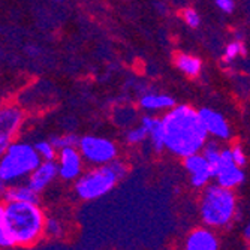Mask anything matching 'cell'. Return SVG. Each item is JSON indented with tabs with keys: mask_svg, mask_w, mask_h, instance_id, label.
<instances>
[{
	"mask_svg": "<svg viewBox=\"0 0 250 250\" xmlns=\"http://www.w3.org/2000/svg\"><path fill=\"white\" fill-rule=\"evenodd\" d=\"M165 146L174 156L188 157L201 153L208 141V132L201 122L199 112L190 105H175L162 117Z\"/></svg>",
	"mask_w": 250,
	"mask_h": 250,
	"instance_id": "6da1fadb",
	"label": "cell"
},
{
	"mask_svg": "<svg viewBox=\"0 0 250 250\" xmlns=\"http://www.w3.org/2000/svg\"><path fill=\"white\" fill-rule=\"evenodd\" d=\"M45 216L38 204L3 202L0 207V246H32L45 232Z\"/></svg>",
	"mask_w": 250,
	"mask_h": 250,
	"instance_id": "7a4b0ae2",
	"label": "cell"
},
{
	"mask_svg": "<svg viewBox=\"0 0 250 250\" xmlns=\"http://www.w3.org/2000/svg\"><path fill=\"white\" fill-rule=\"evenodd\" d=\"M237 213V198L231 189L210 185L204 189L199 199V216L210 228H225Z\"/></svg>",
	"mask_w": 250,
	"mask_h": 250,
	"instance_id": "3957f363",
	"label": "cell"
},
{
	"mask_svg": "<svg viewBox=\"0 0 250 250\" xmlns=\"http://www.w3.org/2000/svg\"><path fill=\"white\" fill-rule=\"evenodd\" d=\"M129 167L123 161H112L108 165H101L87 171L75 181V193L84 201H93L105 196L116 188L122 178L126 177Z\"/></svg>",
	"mask_w": 250,
	"mask_h": 250,
	"instance_id": "277c9868",
	"label": "cell"
},
{
	"mask_svg": "<svg viewBox=\"0 0 250 250\" xmlns=\"http://www.w3.org/2000/svg\"><path fill=\"white\" fill-rule=\"evenodd\" d=\"M42 159L35 146L29 143H12L0 159V188L15 185L41 165Z\"/></svg>",
	"mask_w": 250,
	"mask_h": 250,
	"instance_id": "5b68a950",
	"label": "cell"
},
{
	"mask_svg": "<svg viewBox=\"0 0 250 250\" xmlns=\"http://www.w3.org/2000/svg\"><path fill=\"white\" fill-rule=\"evenodd\" d=\"M78 150L81 151L84 161L90 165H108L117 159V147L108 138L95 135H85L80 140Z\"/></svg>",
	"mask_w": 250,
	"mask_h": 250,
	"instance_id": "8992f818",
	"label": "cell"
},
{
	"mask_svg": "<svg viewBox=\"0 0 250 250\" xmlns=\"http://www.w3.org/2000/svg\"><path fill=\"white\" fill-rule=\"evenodd\" d=\"M216 183L222 188L226 189H235L244 181V171L241 167H238L234 162L232 157V148L229 147H222V154H220V161L217 167L213 169Z\"/></svg>",
	"mask_w": 250,
	"mask_h": 250,
	"instance_id": "52a82bcc",
	"label": "cell"
},
{
	"mask_svg": "<svg viewBox=\"0 0 250 250\" xmlns=\"http://www.w3.org/2000/svg\"><path fill=\"white\" fill-rule=\"evenodd\" d=\"M185 169L190 174V185L196 189L207 188L210 180L214 178L213 168L202 153H196L183 159Z\"/></svg>",
	"mask_w": 250,
	"mask_h": 250,
	"instance_id": "ba28073f",
	"label": "cell"
},
{
	"mask_svg": "<svg viewBox=\"0 0 250 250\" xmlns=\"http://www.w3.org/2000/svg\"><path fill=\"white\" fill-rule=\"evenodd\" d=\"M83 154L78 147H67L60 150L59 169L60 177L66 181L78 180L83 175Z\"/></svg>",
	"mask_w": 250,
	"mask_h": 250,
	"instance_id": "9c48e42d",
	"label": "cell"
},
{
	"mask_svg": "<svg viewBox=\"0 0 250 250\" xmlns=\"http://www.w3.org/2000/svg\"><path fill=\"white\" fill-rule=\"evenodd\" d=\"M198 112H199L201 122L206 126L208 135H211L213 138L220 140V141H226L231 138V127L220 112L210 109V108H201L198 109Z\"/></svg>",
	"mask_w": 250,
	"mask_h": 250,
	"instance_id": "30bf717a",
	"label": "cell"
},
{
	"mask_svg": "<svg viewBox=\"0 0 250 250\" xmlns=\"http://www.w3.org/2000/svg\"><path fill=\"white\" fill-rule=\"evenodd\" d=\"M60 175L59 164L54 161H42L41 165L30 174L27 178V185L38 193L43 192L53 181Z\"/></svg>",
	"mask_w": 250,
	"mask_h": 250,
	"instance_id": "8fae6325",
	"label": "cell"
},
{
	"mask_svg": "<svg viewBox=\"0 0 250 250\" xmlns=\"http://www.w3.org/2000/svg\"><path fill=\"white\" fill-rule=\"evenodd\" d=\"M185 250H219V240L213 231L196 228L186 237Z\"/></svg>",
	"mask_w": 250,
	"mask_h": 250,
	"instance_id": "7c38bea8",
	"label": "cell"
},
{
	"mask_svg": "<svg viewBox=\"0 0 250 250\" xmlns=\"http://www.w3.org/2000/svg\"><path fill=\"white\" fill-rule=\"evenodd\" d=\"M22 120H24V112L20 106H3L0 111V133L14 138L17 132L21 129Z\"/></svg>",
	"mask_w": 250,
	"mask_h": 250,
	"instance_id": "4fadbf2b",
	"label": "cell"
},
{
	"mask_svg": "<svg viewBox=\"0 0 250 250\" xmlns=\"http://www.w3.org/2000/svg\"><path fill=\"white\" fill-rule=\"evenodd\" d=\"M141 125L148 132V140L151 143L153 150H156V151L165 150L167 146H165V126H164V120L157 119V117H153V116H144V117H141Z\"/></svg>",
	"mask_w": 250,
	"mask_h": 250,
	"instance_id": "5bb4252c",
	"label": "cell"
},
{
	"mask_svg": "<svg viewBox=\"0 0 250 250\" xmlns=\"http://www.w3.org/2000/svg\"><path fill=\"white\" fill-rule=\"evenodd\" d=\"M2 196L5 202H29L39 204V193L35 192L29 185H11L8 188H2Z\"/></svg>",
	"mask_w": 250,
	"mask_h": 250,
	"instance_id": "9a60e30c",
	"label": "cell"
},
{
	"mask_svg": "<svg viewBox=\"0 0 250 250\" xmlns=\"http://www.w3.org/2000/svg\"><path fill=\"white\" fill-rule=\"evenodd\" d=\"M175 105V99L167 93L146 92L140 98V106L146 111H169Z\"/></svg>",
	"mask_w": 250,
	"mask_h": 250,
	"instance_id": "2e32d148",
	"label": "cell"
},
{
	"mask_svg": "<svg viewBox=\"0 0 250 250\" xmlns=\"http://www.w3.org/2000/svg\"><path fill=\"white\" fill-rule=\"evenodd\" d=\"M177 69L183 72L189 78H195L201 74L202 71V62L199 57L186 54V53H178L174 60Z\"/></svg>",
	"mask_w": 250,
	"mask_h": 250,
	"instance_id": "e0dca14e",
	"label": "cell"
},
{
	"mask_svg": "<svg viewBox=\"0 0 250 250\" xmlns=\"http://www.w3.org/2000/svg\"><path fill=\"white\" fill-rule=\"evenodd\" d=\"M246 53H247L246 51V45L243 43V41L235 39V41H232V42H229L228 45H226L222 59H223L225 63H232L235 59L246 56Z\"/></svg>",
	"mask_w": 250,
	"mask_h": 250,
	"instance_id": "ac0fdd59",
	"label": "cell"
},
{
	"mask_svg": "<svg viewBox=\"0 0 250 250\" xmlns=\"http://www.w3.org/2000/svg\"><path fill=\"white\" fill-rule=\"evenodd\" d=\"M204 157L207 159L208 164L211 165V168L214 169L220 161V154H222V147L217 144V141H207V144L204 146L202 151Z\"/></svg>",
	"mask_w": 250,
	"mask_h": 250,
	"instance_id": "d6986e66",
	"label": "cell"
},
{
	"mask_svg": "<svg viewBox=\"0 0 250 250\" xmlns=\"http://www.w3.org/2000/svg\"><path fill=\"white\" fill-rule=\"evenodd\" d=\"M147 138H148V132H147V129H146L143 125L135 126V127H130V129H127L126 133H125V140H126V143L130 144V146L143 144Z\"/></svg>",
	"mask_w": 250,
	"mask_h": 250,
	"instance_id": "ffe728a7",
	"label": "cell"
},
{
	"mask_svg": "<svg viewBox=\"0 0 250 250\" xmlns=\"http://www.w3.org/2000/svg\"><path fill=\"white\" fill-rule=\"evenodd\" d=\"M80 140L77 135L74 133H64V135H54L50 138L51 144L57 148V150H63V148H67V147H78L80 144Z\"/></svg>",
	"mask_w": 250,
	"mask_h": 250,
	"instance_id": "44dd1931",
	"label": "cell"
},
{
	"mask_svg": "<svg viewBox=\"0 0 250 250\" xmlns=\"http://www.w3.org/2000/svg\"><path fill=\"white\" fill-rule=\"evenodd\" d=\"M35 148H36V151L39 153V156H41L42 161H54L57 148L51 144L50 140H48V141H47V140L38 141V143L35 144Z\"/></svg>",
	"mask_w": 250,
	"mask_h": 250,
	"instance_id": "7402d4cb",
	"label": "cell"
},
{
	"mask_svg": "<svg viewBox=\"0 0 250 250\" xmlns=\"http://www.w3.org/2000/svg\"><path fill=\"white\" fill-rule=\"evenodd\" d=\"M45 234L51 238H60L63 235V225L60 220L54 217H48L45 220Z\"/></svg>",
	"mask_w": 250,
	"mask_h": 250,
	"instance_id": "603a6c76",
	"label": "cell"
},
{
	"mask_svg": "<svg viewBox=\"0 0 250 250\" xmlns=\"http://www.w3.org/2000/svg\"><path fill=\"white\" fill-rule=\"evenodd\" d=\"M181 17H183L185 22L190 29H198L201 26V17L193 8H185L181 11Z\"/></svg>",
	"mask_w": 250,
	"mask_h": 250,
	"instance_id": "cb8c5ba5",
	"label": "cell"
},
{
	"mask_svg": "<svg viewBox=\"0 0 250 250\" xmlns=\"http://www.w3.org/2000/svg\"><path fill=\"white\" fill-rule=\"evenodd\" d=\"M232 148V157H234V162L238 165V167H246V164H247V156H246V153H244V150H243V147L241 146H238V144H235L234 147H231Z\"/></svg>",
	"mask_w": 250,
	"mask_h": 250,
	"instance_id": "d4e9b609",
	"label": "cell"
},
{
	"mask_svg": "<svg viewBox=\"0 0 250 250\" xmlns=\"http://www.w3.org/2000/svg\"><path fill=\"white\" fill-rule=\"evenodd\" d=\"M214 3L225 14H232L234 9H235V2H234V0H214Z\"/></svg>",
	"mask_w": 250,
	"mask_h": 250,
	"instance_id": "484cf974",
	"label": "cell"
},
{
	"mask_svg": "<svg viewBox=\"0 0 250 250\" xmlns=\"http://www.w3.org/2000/svg\"><path fill=\"white\" fill-rule=\"evenodd\" d=\"M244 237H246V240H250V222L246 225V228H244Z\"/></svg>",
	"mask_w": 250,
	"mask_h": 250,
	"instance_id": "4316f807",
	"label": "cell"
},
{
	"mask_svg": "<svg viewBox=\"0 0 250 250\" xmlns=\"http://www.w3.org/2000/svg\"><path fill=\"white\" fill-rule=\"evenodd\" d=\"M54 2H60V3H62V2H63V0H54Z\"/></svg>",
	"mask_w": 250,
	"mask_h": 250,
	"instance_id": "83f0119b",
	"label": "cell"
}]
</instances>
